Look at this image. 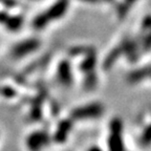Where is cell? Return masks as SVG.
<instances>
[{
    "instance_id": "obj_1",
    "label": "cell",
    "mask_w": 151,
    "mask_h": 151,
    "mask_svg": "<svg viewBox=\"0 0 151 151\" xmlns=\"http://www.w3.org/2000/svg\"><path fill=\"white\" fill-rule=\"evenodd\" d=\"M69 6V0H57L56 2L45 12L39 14L33 21V26L36 29H42L46 27L50 22L62 18L67 12Z\"/></svg>"
},
{
    "instance_id": "obj_2",
    "label": "cell",
    "mask_w": 151,
    "mask_h": 151,
    "mask_svg": "<svg viewBox=\"0 0 151 151\" xmlns=\"http://www.w3.org/2000/svg\"><path fill=\"white\" fill-rule=\"evenodd\" d=\"M104 113V106L101 103L94 102L89 103L84 106L75 108L70 113V118L76 121L82 120H91V119H98Z\"/></svg>"
},
{
    "instance_id": "obj_3",
    "label": "cell",
    "mask_w": 151,
    "mask_h": 151,
    "mask_svg": "<svg viewBox=\"0 0 151 151\" xmlns=\"http://www.w3.org/2000/svg\"><path fill=\"white\" fill-rule=\"evenodd\" d=\"M120 45L123 50V55H125L131 63H135L139 60V48H141L139 39H131L129 37H125Z\"/></svg>"
},
{
    "instance_id": "obj_4",
    "label": "cell",
    "mask_w": 151,
    "mask_h": 151,
    "mask_svg": "<svg viewBox=\"0 0 151 151\" xmlns=\"http://www.w3.org/2000/svg\"><path fill=\"white\" fill-rule=\"evenodd\" d=\"M39 47H40V41L35 38H32V39L24 40L15 45L12 54L15 58H21V57L27 56V55L36 52Z\"/></svg>"
},
{
    "instance_id": "obj_5",
    "label": "cell",
    "mask_w": 151,
    "mask_h": 151,
    "mask_svg": "<svg viewBox=\"0 0 151 151\" xmlns=\"http://www.w3.org/2000/svg\"><path fill=\"white\" fill-rule=\"evenodd\" d=\"M50 137L45 131H35L26 139V145L31 150H39L50 144Z\"/></svg>"
},
{
    "instance_id": "obj_6",
    "label": "cell",
    "mask_w": 151,
    "mask_h": 151,
    "mask_svg": "<svg viewBox=\"0 0 151 151\" xmlns=\"http://www.w3.org/2000/svg\"><path fill=\"white\" fill-rule=\"evenodd\" d=\"M57 77L58 81L63 86L69 87L73 84V71H71V64L68 60H62L57 68Z\"/></svg>"
},
{
    "instance_id": "obj_7",
    "label": "cell",
    "mask_w": 151,
    "mask_h": 151,
    "mask_svg": "<svg viewBox=\"0 0 151 151\" xmlns=\"http://www.w3.org/2000/svg\"><path fill=\"white\" fill-rule=\"evenodd\" d=\"M73 119H64L58 124L56 131L54 134V141L58 144H63L64 142L67 139L68 134L70 133L71 129H73Z\"/></svg>"
},
{
    "instance_id": "obj_8",
    "label": "cell",
    "mask_w": 151,
    "mask_h": 151,
    "mask_svg": "<svg viewBox=\"0 0 151 151\" xmlns=\"http://www.w3.org/2000/svg\"><path fill=\"white\" fill-rule=\"evenodd\" d=\"M146 78H151V66L143 67V68H139L131 71L128 75L127 80L131 84H135V83L141 82L142 80H144Z\"/></svg>"
},
{
    "instance_id": "obj_9",
    "label": "cell",
    "mask_w": 151,
    "mask_h": 151,
    "mask_svg": "<svg viewBox=\"0 0 151 151\" xmlns=\"http://www.w3.org/2000/svg\"><path fill=\"white\" fill-rule=\"evenodd\" d=\"M122 55H123V50H122V47H121V45L112 48L103 61V65L102 66H103L104 70H109V69L114 65L116 60H118Z\"/></svg>"
},
{
    "instance_id": "obj_10",
    "label": "cell",
    "mask_w": 151,
    "mask_h": 151,
    "mask_svg": "<svg viewBox=\"0 0 151 151\" xmlns=\"http://www.w3.org/2000/svg\"><path fill=\"white\" fill-rule=\"evenodd\" d=\"M96 65H97V54H96V50H94V52L85 55V58L81 61L79 67H80V70L82 73H86L94 70Z\"/></svg>"
},
{
    "instance_id": "obj_11",
    "label": "cell",
    "mask_w": 151,
    "mask_h": 151,
    "mask_svg": "<svg viewBox=\"0 0 151 151\" xmlns=\"http://www.w3.org/2000/svg\"><path fill=\"white\" fill-rule=\"evenodd\" d=\"M108 148L111 151H122L125 149L123 144L122 132L110 131V135L108 137Z\"/></svg>"
},
{
    "instance_id": "obj_12",
    "label": "cell",
    "mask_w": 151,
    "mask_h": 151,
    "mask_svg": "<svg viewBox=\"0 0 151 151\" xmlns=\"http://www.w3.org/2000/svg\"><path fill=\"white\" fill-rule=\"evenodd\" d=\"M44 100V94H39L33 102L29 116L33 121H39L42 116V102Z\"/></svg>"
},
{
    "instance_id": "obj_13",
    "label": "cell",
    "mask_w": 151,
    "mask_h": 151,
    "mask_svg": "<svg viewBox=\"0 0 151 151\" xmlns=\"http://www.w3.org/2000/svg\"><path fill=\"white\" fill-rule=\"evenodd\" d=\"M23 17L20 16V15H17V16H9L7 18L6 22L4 23L5 27L7 29L12 32H16V31H19L21 26L23 25Z\"/></svg>"
},
{
    "instance_id": "obj_14",
    "label": "cell",
    "mask_w": 151,
    "mask_h": 151,
    "mask_svg": "<svg viewBox=\"0 0 151 151\" xmlns=\"http://www.w3.org/2000/svg\"><path fill=\"white\" fill-rule=\"evenodd\" d=\"M97 84H98V78H97V73H94V70L85 73L84 81H83V86H84L85 89L86 90L94 89Z\"/></svg>"
},
{
    "instance_id": "obj_15",
    "label": "cell",
    "mask_w": 151,
    "mask_h": 151,
    "mask_svg": "<svg viewBox=\"0 0 151 151\" xmlns=\"http://www.w3.org/2000/svg\"><path fill=\"white\" fill-rule=\"evenodd\" d=\"M139 41L141 44V48L145 52H149L151 50V28L146 32V34H139Z\"/></svg>"
},
{
    "instance_id": "obj_16",
    "label": "cell",
    "mask_w": 151,
    "mask_h": 151,
    "mask_svg": "<svg viewBox=\"0 0 151 151\" xmlns=\"http://www.w3.org/2000/svg\"><path fill=\"white\" fill-rule=\"evenodd\" d=\"M94 48L91 46H86V45H77L73 46L71 48H69L68 52L70 56L76 57V56H81V55H87L91 52H94Z\"/></svg>"
},
{
    "instance_id": "obj_17",
    "label": "cell",
    "mask_w": 151,
    "mask_h": 151,
    "mask_svg": "<svg viewBox=\"0 0 151 151\" xmlns=\"http://www.w3.org/2000/svg\"><path fill=\"white\" fill-rule=\"evenodd\" d=\"M139 144L144 147L151 145V124L147 125L145 129L143 130L141 137H139Z\"/></svg>"
},
{
    "instance_id": "obj_18",
    "label": "cell",
    "mask_w": 151,
    "mask_h": 151,
    "mask_svg": "<svg viewBox=\"0 0 151 151\" xmlns=\"http://www.w3.org/2000/svg\"><path fill=\"white\" fill-rule=\"evenodd\" d=\"M130 6H131V5L128 2H126L125 0H124L123 2H119L118 4H116V14H118L119 18L120 19L125 18L126 15L129 12Z\"/></svg>"
},
{
    "instance_id": "obj_19",
    "label": "cell",
    "mask_w": 151,
    "mask_h": 151,
    "mask_svg": "<svg viewBox=\"0 0 151 151\" xmlns=\"http://www.w3.org/2000/svg\"><path fill=\"white\" fill-rule=\"evenodd\" d=\"M109 130L110 131H123V122L120 118H114L110 121L109 124Z\"/></svg>"
},
{
    "instance_id": "obj_20",
    "label": "cell",
    "mask_w": 151,
    "mask_h": 151,
    "mask_svg": "<svg viewBox=\"0 0 151 151\" xmlns=\"http://www.w3.org/2000/svg\"><path fill=\"white\" fill-rule=\"evenodd\" d=\"M16 94V90L9 86H1L0 87V96L4 98H13Z\"/></svg>"
},
{
    "instance_id": "obj_21",
    "label": "cell",
    "mask_w": 151,
    "mask_h": 151,
    "mask_svg": "<svg viewBox=\"0 0 151 151\" xmlns=\"http://www.w3.org/2000/svg\"><path fill=\"white\" fill-rule=\"evenodd\" d=\"M151 28V15H148L144 18V20L142 21V26H141V31L143 33H146L148 29Z\"/></svg>"
},
{
    "instance_id": "obj_22",
    "label": "cell",
    "mask_w": 151,
    "mask_h": 151,
    "mask_svg": "<svg viewBox=\"0 0 151 151\" xmlns=\"http://www.w3.org/2000/svg\"><path fill=\"white\" fill-rule=\"evenodd\" d=\"M0 2L2 3L5 7H9V9L17 5V2L15 1V0H0Z\"/></svg>"
},
{
    "instance_id": "obj_23",
    "label": "cell",
    "mask_w": 151,
    "mask_h": 151,
    "mask_svg": "<svg viewBox=\"0 0 151 151\" xmlns=\"http://www.w3.org/2000/svg\"><path fill=\"white\" fill-rule=\"evenodd\" d=\"M9 17V15L7 14L5 11H0V23L4 24Z\"/></svg>"
},
{
    "instance_id": "obj_24",
    "label": "cell",
    "mask_w": 151,
    "mask_h": 151,
    "mask_svg": "<svg viewBox=\"0 0 151 151\" xmlns=\"http://www.w3.org/2000/svg\"><path fill=\"white\" fill-rule=\"evenodd\" d=\"M80 1H83V2H87V3H98V2H100L101 0H80Z\"/></svg>"
},
{
    "instance_id": "obj_25",
    "label": "cell",
    "mask_w": 151,
    "mask_h": 151,
    "mask_svg": "<svg viewBox=\"0 0 151 151\" xmlns=\"http://www.w3.org/2000/svg\"><path fill=\"white\" fill-rule=\"evenodd\" d=\"M90 151L92 150H97V151H101V148H99V147H91V148H89Z\"/></svg>"
},
{
    "instance_id": "obj_26",
    "label": "cell",
    "mask_w": 151,
    "mask_h": 151,
    "mask_svg": "<svg viewBox=\"0 0 151 151\" xmlns=\"http://www.w3.org/2000/svg\"><path fill=\"white\" fill-rule=\"evenodd\" d=\"M125 1H126V2H128V3H129L130 5H131L132 3H134L135 1H137V0H125Z\"/></svg>"
},
{
    "instance_id": "obj_27",
    "label": "cell",
    "mask_w": 151,
    "mask_h": 151,
    "mask_svg": "<svg viewBox=\"0 0 151 151\" xmlns=\"http://www.w3.org/2000/svg\"><path fill=\"white\" fill-rule=\"evenodd\" d=\"M106 2H113V0H105Z\"/></svg>"
}]
</instances>
